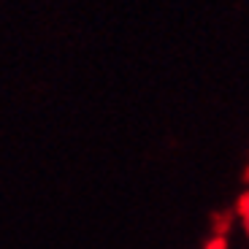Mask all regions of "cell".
<instances>
[{
	"mask_svg": "<svg viewBox=\"0 0 249 249\" xmlns=\"http://www.w3.org/2000/svg\"><path fill=\"white\" fill-rule=\"evenodd\" d=\"M247 222H249V209H247Z\"/></svg>",
	"mask_w": 249,
	"mask_h": 249,
	"instance_id": "1",
	"label": "cell"
}]
</instances>
